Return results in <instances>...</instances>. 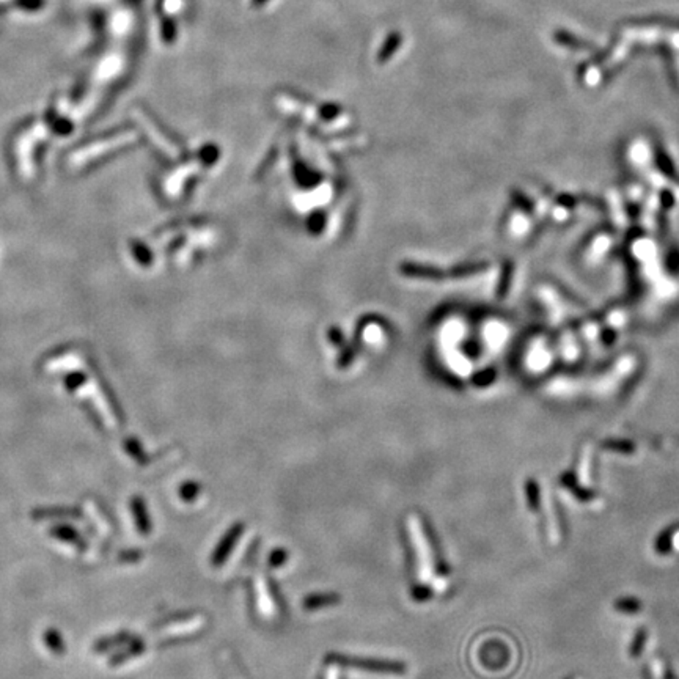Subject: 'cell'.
I'll list each match as a JSON object with an SVG mask.
<instances>
[{
	"mask_svg": "<svg viewBox=\"0 0 679 679\" xmlns=\"http://www.w3.org/2000/svg\"><path fill=\"white\" fill-rule=\"evenodd\" d=\"M331 662L344 665L354 667V669L366 670V671H378V673H404V665L400 662H389V660H375V659H357V658H344V655H331Z\"/></svg>",
	"mask_w": 679,
	"mask_h": 679,
	"instance_id": "1",
	"label": "cell"
},
{
	"mask_svg": "<svg viewBox=\"0 0 679 679\" xmlns=\"http://www.w3.org/2000/svg\"><path fill=\"white\" fill-rule=\"evenodd\" d=\"M243 530H244L243 523H238V525H234L232 528V530H230L227 533V537L222 539L221 546H218L217 550H216V555H214V563H216V565H221V563L228 557L230 550H232V548H233L234 543H236V539H238V537H241V533H243Z\"/></svg>",
	"mask_w": 679,
	"mask_h": 679,
	"instance_id": "2",
	"label": "cell"
},
{
	"mask_svg": "<svg viewBox=\"0 0 679 679\" xmlns=\"http://www.w3.org/2000/svg\"><path fill=\"white\" fill-rule=\"evenodd\" d=\"M338 599L340 597L337 595H313V596H308L307 599L304 601V607L308 608V610L321 608V607H326V606H331V604L338 602Z\"/></svg>",
	"mask_w": 679,
	"mask_h": 679,
	"instance_id": "3",
	"label": "cell"
}]
</instances>
